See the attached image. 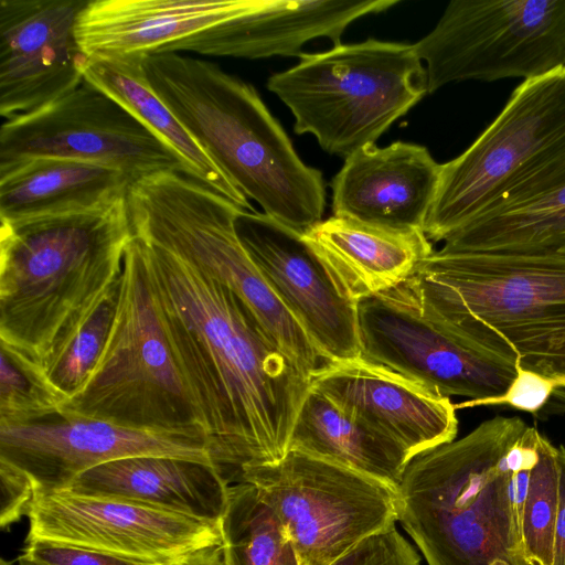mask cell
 I'll return each instance as SVG.
<instances>
[{"mask_svg": "<svg viewBox=\"0 0 565 565\" xmlns=\"http://www.w3.org/2000/svg\"><path fill=\"white\" fill-rule=\"evenodd\" d=\"M134 236L164 248L233 291L309 379L330 363L270 289L243 247L234 221L243 211L199 181L171 171L127 190Z\"/></svg>", "mask_w": 565, "mask_h": 565, "instance_id": "obj_7", "label": "cell"}, {"mask_svg": "<svg viewBox=\"0 0 565 565\" xmlns=\"http://www.w3.org/2000/svg\"><path fill=\"white\" fill-rule=\"evenodd\" d=\"M126 196L94 210L1 222V349L45 377L117 294L134 238Z\"/></svg>", "mask_w": 565, "mask_h": 565, "instance_id": "obj_2", "label": "cell"}, {"mask_svg": "<svg viewBox=\"0 0 565 565\" xmlns=\"http://www.w3.org/2000/svg\"><path fill=\"white\" fill-rule=\"evenodd\" d=\"M553 565H565V446H559V502L554 535Z\"/></svg>", "mask_w": 565, "mask_h": 565, "instance_id": "obj_35", "label": "cell"}, {"mask_svg": "<svg viewBox=\"0 0 565 565\" xmlns=\"http://www.w3.org/2000/svg\"><path fill=\"white\" fill-rule=\"evenodd\" d=\"M310 387L396 441L411 459L458 433L449 397L364 356L328 363L311 376Z\"/></svg>", "mask_w": 565, "mask_h": 565, "instance_id": "obj_19", "label": "cell"}, {"mask_svg": "<svg viewBox=\"0 0 565 565\" xmlns=\"http://www.w3.org/2000/svg\"><path fill=\"white\" fill-rule=\"evenodd\" d=\"M558 502L559 447L542 436L520 521L522 551L529 565H553Z\"/></svg>", "mask_w": 565, "mask_h": 565, "instance_id": "obj_28", "label": "cell"}, {"mask_svg": "<svg viewBox=\"0 0 565 565\" xmlns=\"http://www.w3.org/2000/svg\"><path fill=\"white\" fill-rule=\"evenodd\" d=\"M1 565H11V564H8V563H6V561H4V559H2V561H1Z\"/></svg>", "mask_w": 565, "mask_h": 565, "instance_id": "obj_37", "label": "cell"}, {"mask_svg": "<svg viewBox=\"0 0 565 565\" xmlns=\"http://www.w3.org/2000/svg\"><path fill=\"white\" fill-rule=\"evenodd\" d=\"M415 52L427 94L461 81H524L565 67V0H452Z\"/></svg>", "mask_w": 565, "mask_h": 565, "instance_id": "obj_9", "label": "cell"}, {"mask_svg": "<svg viewBox=\"0 0 565 565\" xmlns=\"http://www.w3.org/2000/svg\"><path fill=\"white\" fill-rule=\"evenodd\" d=\"M406 282L430 319L565 388V256L439 249Z\"/></svg>", "mask_w": 565, "mask_h": 565, "instance_id": "obj_4", "label": "cell"}, {"mask_svg": "<svg viewBox=\"0 0 565 565\" xmlns=\"http://www.w3.org/2000/svg\"><path fill=\"white\" fill-rule=\"evenodd\" d=\"M26 540H46L159 565L222 545L220 522L70 490L34 497Z\"/></svg>", "mask_w": 565, "mask_h": 565, "instance_id": "obj_14", "label": "cell"}, {"mask_svg": "<svg viewBox=\"0 0 565 565\" xmlns=\"http://www.w3.org/2000/svg\"><path fill=\"white\" fill-rule=\"evenodd\" d=\"M148 84L220 170L263 213L305 235L322 221L326 183L256 89L181 53L143 56Z\"/></svg>", "mask_w": 565, "mask_h": 565, "instance_id": "obj_3", "label": "cell"}, {"mask_svg": "<svg viewBox=\"0 0 565 565\" xmlns=\"http://www.w3.org/2000/svg\"><path fill=\"white\" fill-rule=\"evenodd\" d=\"M303 238L340 290L356 303L409 279L434 252L422 231H393L335 215Z\"/></svg>", "mask_w": 565, "mask_h": 565, "instance_id": "obj_22", "label": "cell"}, {"mask_svg": "<svg viewBox=\"0 0 565 565\" xmlns=\"http://www.w3.org/2000/svg\"><path fill=\"white\" fill-rule=\"evenodd\" d=\"M61 413L177 433L210 444L209 428L168 331L142 246L134 236L104 348ZM60 413V414H61Z\"/></svg>", "mask_w": 565, "mask_h": 565, "instance_id": "obj_6", "label": "cell"}, {"mask_svg": "<svg viewBox=\"0 0 565 565\" xmlns=\"http://www.w3.org/2000/svg\"><path fill=\"white\" fill-rule=\"evenodd\" d=\"M220 527L224 565H299L279 519L249 483L230 486Z\"/></svg>", "mask_w": 565, "mask_h": 565, "instance_id": "obj_27", "label": "cell"}, {"mask_svg": "<svg viewBox=\"0 0 565 565\" xmlns=\"http://www.w3.org/2000/svg\"><path fill=\"white\" fill-rule=\"evenodd\" d=\"M565 68V67H564Z\"/></svg>", "mask_w": 565, "mask_h": 565, "instance_id": "obj_38", "label": "cell"}, {"mask_svg": "<svg viewBox=\"0 0 565 565\" xmlns=\"http://www.w3.org/2000/svg\"><path fill=\"white\" fill-rule=\"evenodd\" d=\"M39 158L99 163L121 170L132 181L163 171L190 177L172 148L129 109L86 81L50 105L1 125L0 171Z\"/></svg>", "mask_w": 565, "mask_h": 565, "instance_id": "obj_12", "label": "cell"}, {"mask_svg": "<svg viewBox=\"0 0 565 565\" xmlns=\"http://www.w3.org/2000/svg\"><path fill=\"white\" fill-rule=\"evenodd\" d=\"M238 482L254 486L279 519L299 565H329L397 522L393 489L306 451L289 449L278 462L247 468Z\"/></svg>", "mask_w": 565, "mask_h": 565, "instance_id": "obj_11", "label": "cell"}, {"mask_svg": "<svg viewBox=\"0 0 565 565\" xmlns=\"http://www.w3.org/2000/svg\"><path fill=\"white\" fill-rule=\"evenodd\" d=\"M441 163L424 146L396 141L348 157L332 181L333 215L393 231H422Z\"/></svg>", "mask_w": 565, "mask_h": 565, "instance_id": "obj_20", "label": "cell"}, {"mask_svg": "<svg viewBox=\"0 0 565 565\" xmlns=\"http://www.w3.org/2000/svg\"><path fill=\"white\" fill-rule=\"evenodd\" d=\"M235 231L264 279L330 362L362 356L356 302L337 286L300 233L265 213L241 211Z\"/></svg>", "mask_w": 565, "mask_h": 565, "instance_id": "obj_17", "label": "cell"}, {"mask_svg": "<svg viewBox=\"0 0 565 565\" xmlns=\"http://www.w3.org/2000/svg\"><path fill=\"white\" fill-rule=\"evenodd\" d=\"M142 54L87 57L84 81L119 102L183 160L190 177L254 212L249 200L231 182L147 82Z\"/></svg>", "mask_w": 565, "mask_h": 565, "instance_id": "obj_25", "label": "cell"}, {"mask_svg": "<svg viewBox=\"0 0 565 565\" xmlns=\"http://www.w3.org/2000/svg\"><path fill=\"white\" fill-rule=\"evenodd\" d=\"M526 426L495 416L411 460L396 491L397 521L426 565H529L507 460Z\"/></svg>", "mask_w": 565, "mask_h": 565, "instance_id": "obj_5", "label": "cell"}, {"mask_svg": "<svg viewBox=\"0 0 565 565\" xmlns=\"http://www.w3.org/2000/svg\"><path fill=\"white\" fill-rule=\"evenodd\" d=\"M254 0H88L76 36L89 57L193 52L239 57V20Z\"/></svg>", "mask_w": 565, "mask_h": 565, "instance_id": "obj_16", "label": "cell"}, {"mask_svg": "<svg viewBox=\"0 0 565 565\" xmlns=\"http://www.w3.org/2000/svg\"><path fill=\"white\" fill-rule=\"evenodd\" d=\"M556 391L557 385L552 380L519 367L518 376L505 394L483 401L479 406L508 405L519 411L535 414L546 405Z\"/></svg>", "mask_w": 565, "mask_h": 565, "instance_id": "obj_33", "label": "cell"}, {"mask_svg": "<svg viewBox=\"0 0 565 565\" xmlns=\"http://www.w3.org/2000/svg\"><path fill=\"white\" fill-rule=\"evenodd\" d=\"M329 565H422V557L395 525L366 536Z\"/></svg>", "mask_w": 565, "mask_h": 565, "instance_id": "obj_31", "label": "cell"}, {"mask_svg": "<svg viewBox=\"0 0 565 565\" xmlns=\"http://www.w3.org/2000/svg\"><path fill=\"white\" fill-rule=\"evenodd\" d=\"M564 146L565 68H561L518 85L471 146L441 164L425 235L430 242H444Z\"/></svg>", "mask_w": 565, "mask_h": 565, "instance_id": "obj_10", "label": "cell"}, {"mask_svg": "<svg viewBox=\"0 0 565 565\" xmlns=\"http://www.w3.org/2000/svg\"><path fill=\"white\" fill-rule=\"evenodd\" d=\"M0 525L4 530L29 514L34 493L20 477L4 469H0Z\"/></svg>", "mask_w": 565, "mask_h": 565, "instance_id": "obj_34", "label": "cell"}, {"mask_svg": "<svg viewBox=\"0 0 565 565\" xmlns=\"http://www.w3.org/2000/svg\"><path fill=\"white\" fill-rule=\"evenodd\" d=\"M440 249L565 256V146L447 236Z\"/></svg>", "mask_w": 565, "mask_h": 565, "instance_id": "obj_21", "label": "cell"}, {"mask_svg": "<svg viewBox=\"0 0 565 565\" xmlns=\"http://www.w3.org/2000/svg\"><path fill=\"white\" fill-rule=\"evenodd\" d=\"M140 243L214 462L231 484L247 468L278 462L310 379L233 291L178 255Z\"/></svg>", "mask_w": 565, "mask_h": 565, "instance_id": "obj_1", "label": "cell"}, {"mask_svg": "<svg viewBox=\"0 0 565 565\" xmlns=\"http://www.w3.org/2000/svg\"><path fill=\"white\" fill-rule=\"evenodd\" d=\"M116 296L98 308L47 371L46 379L63 406L81 391L102 353L114 317Z\"/></svg>", "mask_w": 565, "mask_h": 565, "instance_id": "obj_30", "label": "cell"}, {"mask_svg": "<svg viewBox=\"0 0 565 565\" xmlns=\"http://www.w3.org/2000/svg\"><path fill=\"white\" fill-rule=\"evenodd\" d=\"M230 486L215 465L167 456H136L96 466L79 475L66 490L220 522Z\"/></svg>", "mask_w": 565, "mask_h": 565, "instance_id": "obj_23", "label": "cell"}, {"mask_svg": "<svg viewBox=\"0 0 565 565\" xmlns=\"http://www.w3.org/2000/svg\"><path fill=\"white\" fill-rule=\"evenodd\" d=\"M0 426L58 415L63 402L39 371L0 349Z\"/></svg>", "mask_w": 565, "mask_h": 565, "instance_id": "obj_29", "label": "cell"}, {"mask_svg": "<svg viewBox=\"0 0 565 565\" xmlns=\"http://www.w3.org/2000/svg\"><path fill=\"white\" fill-rule=\"evenodd\" d=\"M18 558L32 565H159L46 540H26Z\"/></svg>", "mask_w": 565, "mask_h": 565, "instance_id": "obj_32", "label": "cell"}, {"mask_svg": "<svg viewBox=\"0 0 565 565\" xmlns=\"http://www.w3.org/2000/svg\"><path fill=\"white\" fill-rule=\"evenodd\" d=\"M136 456H167L215 465L204 440L61 413L0 426V469L20 477L34 497L66 490L83 472Z\"/></svg>", "mask_w": 565, "mask_h": 565, "instance_id": "obj_15", "label": "cell"}, {"mask_svg": "<svg viewBox=\"0 0 565 565\" xmlns=\"http://www.w3.org/2000/svg\"><path fill=\"white\" fill-rule=\"evenodd\" d=\"M132 180L113 167L39 158L0 171V220H25L105 206L127 194Z\"/></svg>", "mask_w": 565, "mask_h": 565, "instance_id": "obj_24", "label": "cell"}, {"mask_svg": "<svg viewBox=\"0 0 565 565\" xmlns=\"http://www.w3.org/2000/svg\"><path fill=\"white\" fill-rule=\"evenodd\" d=\"M289 449L343 465L395 492L412 460L396 441L345 413L311 387L295 420Z\"/></svg>", "mask_w": 565, "mask_h": 565, "instance_id": "obj_26", "label": "cell"}, {"mask_svg": "<svg viewBox=\"0 0 565 565\" xmlns=\"http://www.w3.org/2000/svg\"><path fill=\"white\" fill-rule=\"evenodd\" d=\"M19 565H32L25 561L18 558ZM175 565H224L223 562V552L222 545L212 546L205 550H202L183 561L177 563Z\"/></svg>", "mask_w": 565, "mask_h": 565, "instance_id": "obj_36", "label": "cell"}, {"mask_svg": "<svg viewBox=\"0 0 565 565\" xmlns=\"http://www.w3.org/2000/svg\"><path fill=\"white\" fill-rule=\"evenodd\" d=\"M88 0H0V115L31 113L84 82L76 22Z\"/></svg>", "mask_w": 565, "mask_h": 565, "instance_id": "obj_18", "label": "cell"}, {"mask_svg": "<svg viewBox=\"0 0 565 565\" xmlns=\"http://www.w3.org/2000/svg\"><path fill=\"white\" fill-rule=\"evenodd\" d=\"M298 57L267 88L290 109L295 132L344 159L375 145L427 94L413 44L367 39Z\"/></svg>", "mask_w": 565, "mask_h": 565, "instance_id": "obj_8", "label": "cell"}, {"mask_svg": "<svg viewBox=\"0 0 565 565\" xmlns=\"http://www.w3.org/2000/svg\"><path fill=\"white\" fill-rule=\"evenodd\" d=\"M358 326L362 356L416 380L445 396L479 406L505 394L515 363L455 334L426 316L406 281L361 299Z\"/></svg>", "mask_w": 565, "mask_h": 565, "instance_id": "obj_13", "label": "cell"}]
</instances>
